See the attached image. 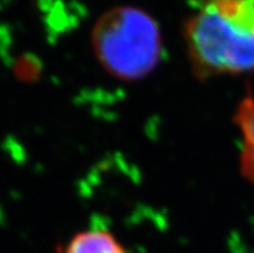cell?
Returning <instances> with one entry per match:
<instances>
[{
  "label": "cell",
  "instance_id": "cell-2",
  "mask_svg": "<svg viewBox=\"0 0 254 253\" xmlns=\"http://www.w3.org/2000/svg\"><path fill=\"white\" fill-rule=\"evenodd\" d=\"M235 122L243 138L240 168L247 178L254 183V98L247 96L239 103Z\"/></svg>",
  "mask_w": 254,
  "mask_h": 253
},
{
  "label": "cell",
  "instance_id": "cell-3",
  "mask_svg": "<svg viewBox=\"0 0 254 253\" xmlns=\"http://www.w3.org/2000/svg\"><path fill=\"white\" fill-rule=\"evenodd\" d=\"M64 253H127V251L110 231L87 230L68 242Z\"/></svg>",
  "mask_w": 254,
  "mask_h": 253
},
{
  "label": "cell",
  "instance_id": "cell-1",
  "mask_svg": "<svg viewBox=\"0 0 254 253\" xmlns=\"http://www.w3.org/2000/svg\"><path fill=\"white\" fill-rule=\"evenodd\" d=\"M92 48L102 68L124 82L141 81L160 62L163 42L158 23L130 5L111 8L92 29Z\"/></svg>",
  "mask_w": 254,
  "mask_h": 253
}]
</instances>
